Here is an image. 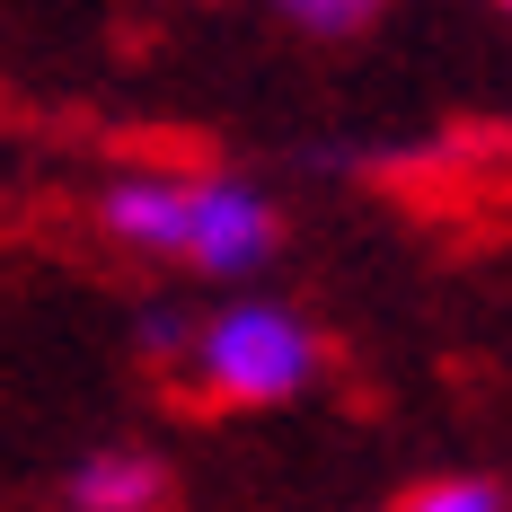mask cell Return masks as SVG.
<instances>
[{
  "mask_svg": "<svg viewBox=\"0 0 512 512\" xmlns=\"http://www.w3.org/2000/svg\"><path fill=\"white\" fill-rule=\"evenodd\" d=\"M106 230L133 248H186V186L168 177H115L106 186Z\"/></svg>",
  "mask_w": 512,
  "mask_h": 512,
  "instance_id": "3957f363",
  "label": "cell"
},
{
  "mask_svg": "<svg viewBox=\"0 0 512 512\" xmlns=\"http://www.w3.org/2000/svg\"><path fill=\"white\" fill-rule=\"evenodd\" d=\"M407 512H504V495H495L486 477H451V486H424Z\"/></svg>",
  "mask_w": 512,
  "mask_h": 512,
  "instance_id": "5b68a950",
  "label": "cell"
},
{
  "mask_svg": "<svg viewBox=\"0 0 512 512\" xmlns=\"http://www.w3.org/2000/svg\"><path fill=\"white\" fill-rule=\"evenodd\" d=\"M504 9H512V0H504Z\"/></svg>",
  "mask_w": 512,
  "mask_h": 512,
  "instance_id": "ba28073f",
  "label": "cell"
},
{
  "mask_svg": "<svg viewBox=\"0 0 512 512\" xmlns=\"http://www.w3.org/2000/svg\"><path fill=\"white\" fill-rule=\"evenodd\" d=\"M274 9H283V18H301V27H327V36H336V27H362L380 0H274Z\"/></svg>",
  "mask_w": 512,
  "mask_h": 512,
  "instance_id": "8992f818",
  "label": "cell"
},
{
  "mask_svg": "<svg viewBox=\"0 0 512 512\" xmlns=\"http://www.w3.org/2000/svg\"><path fill=\"white\" fill-rule=\"evenodd\" d=\"M142 345H151V354H177V345H186V318H177V309H151V318H142Z\"/></svg>",
  "mask_w": 512,
  "mask_h": 512,
  "instance_id": "52a82bcc",
  "label": "cell"
},
{
  "mask_svg": "<svg viewBox=\"0 0 512 512\" xmlns=\"http://www.w3.org/2000/svg\"><path fill=\"white\" fill-rule=\"evenodd\" d=\"M204 371H212V389H230V398H292L318 371V345H309L301 318H283L265 301H239L204 327Z\"/></svg>",
  "mask_w": 512,
  "mask_h": 512,
  "instance_id": "6da1fadb",
  "label": "cell"
},
{
  "mask_svg": "<svg viewBox=\"0 0 512 512\" xmlns=\"http://www.w3.org/2000/svg\"><path fill=\"white\" fill-rule=\"evenodd\" d=\"M159 495H168V477L142 451H106V460H89L71 477V504H89V512H151Z\"/></svg>",
  "mask_w": 512,
  "mask_h": 512,
  "instance_id": "277c9868",
  "label": "cell"
},
{
  "mask_svg": "<svg viewBox=\"0 0 512 512\" xmlns=\"http://www.w3.org/2000/svg\"><path fill=\"white\" fill-rule=\"evenodd\" d=\"M186 256L204 274H248L274 256V212L248 186H186Z\"/></svg>",
  "mask_w": 512,
  "mask_h": 512,
  "instance_id": "7a4b0ae2",
  "label": "cell"
}]
</instances>
